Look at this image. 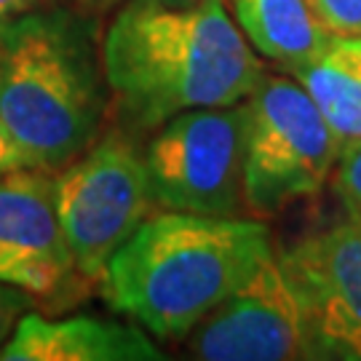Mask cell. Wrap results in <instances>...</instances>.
<instances>
[{"instance_id":"cell-1","label":"cell","mask_w":361,"mask_h":361,"mask_svg":"<svg viewBox=\"0 0 361 361\" xmlns=\"http://www.w3.org/2000/svg\"><path fill=\"white\" fill-rule=\"evenodd\" d=\"M102 62L123 126L153 131L195 107L244 102L265 62L235 27L225 0L158 8L126 0L102 38Z\"/></svg>"},{"instance_id":"cell-2","label":"cell","mask_w":361,"mask_h":361,"mask_svg":"<svg viewBox=\"0 0 361 361\" xmlns=\"http://www.w3.org/2000/svg\"><path fill=\"white\" fill-rule=\"evenodd\" d=\"M110 107L91 13L35 6L0 22V121L25 166L65 169L97 142Z\"/></svg>"},{"instance_id":"cell-3","label":"cell","mask_w":361,"mask_h":361,"mask_svg":"<svg viewBox=\"0 0 361 361\" xmlns=\"http://www.w3.org/2000/svg\"><path fill=\"white\" fill-rule=\"evenodd\" d=\"M273 252L255 217L155 209L99 276L110 310L161 340H185Z\"/></svg>"},{"instance_id":"cell-4","label":"cell","mask_w":361,"mask_h":361,"mask_svg":"<svg viewBox=\"0 0 361 361\" xmlns=\"http://www.w3.org/2000/svg\"><path fill=\"white\" fill-rule=\"evenodd\" d=\"M244 104V209L268 219L322 190L337 166L340 142L292 75L265 73Z\"/></svg>"},{"instance_id":"cell-5","label":"cell","mask_w":361,"mask_h":361,"mask_svg":"<svg viewBox=\"0 0 361 361\" xmlns=\"http://www.w3.org/2000/svg\"><path fill=\"white\" fill-rule=\"evenodd\" d=\"M56 209L75 271L99 281L107 262L153 214L155 201L131 131H110L54 174Z\"/></svg>"},{"instance_id":"cell-6","label":"cell","mask_w":361,"mask_h":361,"mask_svg":"<svg viewBox=\"0 0 361 361\" xmlns=\"http://www.w3.org/2000/svg\"><path fill=\"white\" fill-rule=\"evenodd\" d=\"M244 102L185 110L153 129L142 158L155 207L244 217Z\"/></svg>"},{"instance_id":"cell-7","label":"cell","mask_w":361,"mask_h":361,"mask_svg":"<svg viewBox=\"0 0 361 361\" xmlns=\"http://www.w3.org/2000/svg\"><path fill=\"white\" fill-rule=\"evenodd\" d=\"M302 316L305 356L361 361V217H345L276 249Z\"/></svg>"},{"instance_id":"cell-8","label":"cell","mask_w":361,"mask_h":361,"mask_svg":"<svg viewBox=\"0 0 361 361\" xmlns=\"http://www.w3.org/2000/svg\"><path fill=\"white\" fill-rule=\"evenodd\" d=\"M185 340L204 361L308 359L300 305L276 249Z\"/></svg>"},{"instance_id":"cell-9","label":"cell","mask_w":361,"mask_h":361,"mask_svg":"<svg viewBox=\"0 0 361 361\" xmlns=\"http://www.w3.org/2000/svg\"><path fill=\"white\" fill-rule=\"evenodd\" d=\"M73 276L80 273L59 219L54 174L30 166L0 174V284L51 300Z\"/></svg>"},{"instance_id":"cell-10","label":"cell","mask_w":361,"mask_h":361,"mask_svg":"<svg viewBox=\"0 0 361 361\" xmlns=\"http://www.w3.org/2000/svg\"><path fill=\"white\" fill-rule=\"evenodd\" d=\"M3 361H158L161 345L134 322L97 316L46 319L27 310L0 353Z\"/></svg>"},{"instance_id":"cell-11","label":"cell","mask_w":361,"mask_h":361,"mask_svg":"<svg viewBox=\"0 0 361 361\" xmlns=\"http://www.w3.org/2000/svg\"><path fill=\"white\" fill-rule=\"evenodd\" d=\"M231 16L255 51L284 73L322 59L329 46L310 0H228Z\"/></svg>"},{"instance_id":"cell-12","label":"cell","mask_w":361,"mask_h":361,"mask_svg":"<svg viewBox=\"0 0 361 361\" xmlns=\"http://www.w3.org/2000/svg\"><path fill=\"white\" fill-rule=\"evenodd\" d=\"M310 94L326 126L340 142V150L361 142V78L326 56L289 73Z\"/></svg>"},{"instance_id":"cell-13","label":"cell","mask_w":361,"mask_h":361,"mask_svg":"<svg viewBox=\"0 0 361 361\" xmlns=\"http://www.w3.org/2000/svg\"><path fill=\"white\" fill-rule=\"evenodd\" d=\"M332 182H335V193L343 209L361 217V142L340 150Z\"/></svg>"},{"instance_id":"cell-14","label":"cell","mask_w":361,"mask_h":361,"mask_svg":"<svg viewBox=\"0 0 361 361\" xmlns=\"http://www.w3.org/2000/svg\"><path fill=\"white\" fill-rule=\"evenodd\" d=\"M329 35H361V0H310Z\"/></svg>"},{"instance_id":"cell-15","label":"cell","mask_w":361,"mask_h":361,"mask_svg":"<svg viewBox=\"0 0 361 361\" xmlns=\"http://www.w3.org/2000/svg\"><path fill=\"white\" fill-rule=\"evenodd\" d=\"M32 308H35L32 295H27L25 289H16V286L0 284V353L6 348V343L11 340L19 319Z\"/></svg>"},{"instance_id":"cell-16","label":"cell","mask_w":361,"mask_h":361,"mask_svg":"<svg viewBox=\"0 0 361 361\" xmlns=\"http://www.w3.org/2000/svg\"><path fill=\"white\" fill-rule=\"evenodd\" d=\"M324 56L361 78V35H329Z\"/></svg>"},{"instance_id":"cell-17","label":"cell","mask_w":361,"mask_h":361,"mask_svg":"<svg viewBox=\"0 0 361 361\" xmlns=\"http://www.w3.org/2000/svg\"><path fill=\"white\" fill-rule=\"evenodd\" d=\"M22 155L16 150V145L11 142V137H8V131L3 126V121H0V174H8L13 169H22Z\"/></svg>"},{"instance_id":"cell-18","label":"cell","mask_w":361,"mask_h":361,"mask_svg":"<svg viewBox=\"0 0 361 361\" xmlns=\"http://www.w3.org/2000/svg\"><path fill=\"white\" fill-rule=\"evenodd\" d=\"M38 0H0V22L11 19L16 13H25L30 8H35Z\"/></svg>"},{"instance_id":"cell-19","label":"cell","mask_w":361,"mask_h":361,"mask_svg":"<svg viewBox=\"0 0 361 361\" xmlns=\"http://www.w3.org/2000/svg\"><path fill=\"white\" fill-rule=\"evenodd\" d=\"M73 3H75L78 11H86L91 16H97V13L110 11V8H116L118 3H126V0H73Z\"/></svg>"},{"instance_id":"cell-20","label":"cell","mask_w":361,"mask_h":361,"mask_svg":"<svg viewBox=\"0 0 361 361\" xmlns=\"http://www.w3.org/2000/svg\"><path fill=\"white\" fill-rule=\"evenodd\" d=\"M134 3L158 6V8H195V6H204V3H209V0H134Z\"/></svg>"}]
</instances>
